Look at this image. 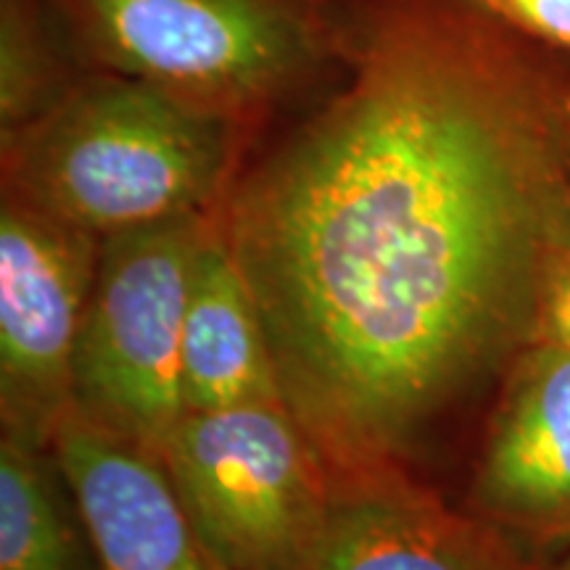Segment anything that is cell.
Segmentation results:
<instances>
[{
  "instance_id": "obj_3",
  "label": "cell",
  "mask_w": 570,
  "mask_h": 570,
  "mask_svg": "<svg viewBox=\"0 0 570 570\" xmlns=\"http://www.w3.org/2000/svg\"><path fill=\"white\" fill-rule=\"evenodd\" d=\"M85 71L173 92L254 135L341 63V0H46Z\"/></svg>"
},
{
  "instance_id": "obj_10",
  "label": "cell",
  "mask_w": 570,
  "mask_h": 570,
  "mask_svg": "<svg viewBox=\"0 0 570 570\" xmlns=\"http://www.w3.org/2000/svg\"><path fill=\"white\" fill-rule=\"evenodd\" d=\"M180 370L188 412L283 404L259 309L219 233L217 214L190 275Z\"/></svg>"
},
{
  "instance_id": "obj_2",
  "label": "cell",
  "mask_w": 570,
  "mask_h": 570,
  "mask_svg": "<svg viewBox=\"0 0 570 570\" xmlns=\"http://www.w3.org/2000/svg\"><path fill=\"white\" fill-rule=\"evenodd\" d=\"M252 138L156 85L88 71L0 132V194L106 238L217 212Z\"/></svg>"
},
{
  "instance_id": "obj_9",
  "label": "cell",
  "mask_w": 570,
  "mask_h": 570,
  "mask_svg": "<svg viewBox=\"0 0 570 570\" xmlns=\"http://www.w3.org/2000/svg\"><path fill=\"white\" fill-rule=\"evenodd\" d=\"M51 449L101 570H223L190 525L159 454L69 412Z\"/></svg>"
},
{
  "instance_id": "obj_11",
  "label": "cell",
  "mask_w": 570,
  "mask_h": 570,
  "mask_svg": "<svg viewBox=\"0 0 570 570\" xmlns=\"http://www.w3.org/2000/svg\"><path fill=\"white\" fill-rule=\"evenodd\" d=\"M0 570H101L51 446L0 439Z\"/></svg>"
},
{
  "instance_id": "obj_8",
  "label": "cell",
  "mask_w": 570,
  "mask_h": 570,
  "mask_svg": "<svg viewBox=\"0 0 570 570\" xmlns=\"http://www.w3.org/2000/svg\"><path fill=\"white\" fill-rule=\"evenodd\" d=\"M489 520L404 470L331 473L325 515L298 570H547Z\"/></svg>"
},
{
  "instance_id": "obj_1",
  "label": "cell",
  "mask_w": 570,
  "mask_h": 570,
  "mask_svg": "<svg viewBox=\"0 0 570 570\" xmlns=\"http://www.w3.org/2000/svg\"><path fill=\"white\" fill-rule=\"evenodd\" d=\"M338 46L214 214L327 470L420 475L537 338L570 240V56L481 0H341Z\"/></svg>"
},
{
  "instance_id": "obj_5",
  "label": "cell",
  "mask_w": 570,
  "mask_h": 570,
  "mask_svg": "<svg viewBox=\"0 0 570 570\" xmlns=\"http://www.w3.org/2000/svg\"><path fill=\"white\" fill-rule=\"evenodd\" d=\"M159 458L219 568H302L331 470L285 404L185 412Z\"/></svg>"
},
{
  "instance_id": "obj_12",
  "label": "cell",
  "mask_w": 570,
  "mask_h": 570,
  "mask_svg": "<svg viewBox=\"0 0 570 570\" xmlns=\"http://www.w3.org/2000/svg\"><path fill=\"white\" fill-rule=\"evenodd\" d=\"M85 75L46 0H0V132L51 109Z\"/></svg>"
},
{
  "instance_id": "obj_4",
  "label": "cell",
  "mask_w": 570,
  "mask_h": 570,
  "mask_svg": "<svg viewBox=\"0 0 570 570\" xmlns=\"http://www.w3.org/2000/svg\"><path fill=\"white\" fill-rule=\"evenodd\" d=\"M212 214L101 238L71 367V412L159 454L180 423L183 323Z\"/></svg>"
},
{
  "instance_id": "obj_15",
  "label": "cell",
  "mask_w": 570,
  "mask_h": 570,
  "mask_svg": "<svg viewBox=\"0 0 570 570\" xmlns=\"http://www.w3.org/2000/svg\"><path fill=\"white\" fill-rule=\"evenodd\" d=\"M547 570H570V550L562 552L560 558H554Z\"/></svg>"
},
{
  "instance_id": "obj_14",
  "label": "cell",
  "mask_w": 570,
  "mask_h": 570,
  "mask_svg": "<svg viewBox=\"0 0 570 570\" xmlns=\"http://www.w3.org/2000/svg\"><path fill=\"white\" fill-rule=\"evenodd\" d=\"M570 354V240L554 252L539 291L537 338Z\"/></svg>"
},
{
  "instance_id": "obj_16",
  "label": "cell",
  "mask_w": 570,
  "mask_h": 570,
  "mask_svg": "<svg viewBox=\"0 0 570 570\" xmlns=\"http://www.w3.org/2000/svg\"><path fill=\"white\" fill-rule=\"evenodd\" d=\"M568 117H570V111H568ZM568 127H570V119H568Z\"/></svg>"
},
{
  "instance_id": "obj_7",
  "label": "cell",
  "mask_w": 570,
  "mask_h": 570,
  "mask_svg": "<svg viewBox=\"0 0 570 570\" xmlns=\"http://www.w3.org/2000/svg\"><path fill=\"white\" fill-rule=\"evenodd\" d=\"M465 508L552 562L570 550V354L531 344L483 415Z\"/></svg>"
},
{
  "instance_id": "obj_6",
  "label": "cell",
  "mask_w": 570,
  "mask_h": 570,
  "mask_svg": "<svg viewBox=\"0 0 570 570\" xmlns=\"http://www.w3.org/2000/svg\"><path fill=\"white\" fill-rule=\"evenodd\" d=\"M101 238L0 194V423L51 446L71 412V367Z\"/></svg>"
},
{
  "instance_id": "obj_13",
  "label": "cell",
  "mask_w": 570,
  "mask_h": 570,
  "mask_svg": "<svg viewBox=\"0 0 570 570\" xmlns=\"http://www.w3.org/2000/svg\"><path fill=\"white\" fill-rule=\"evenodd\" d=\"M525 38L570 56V0H481Z\"/></svg>"
}]
</instances>
